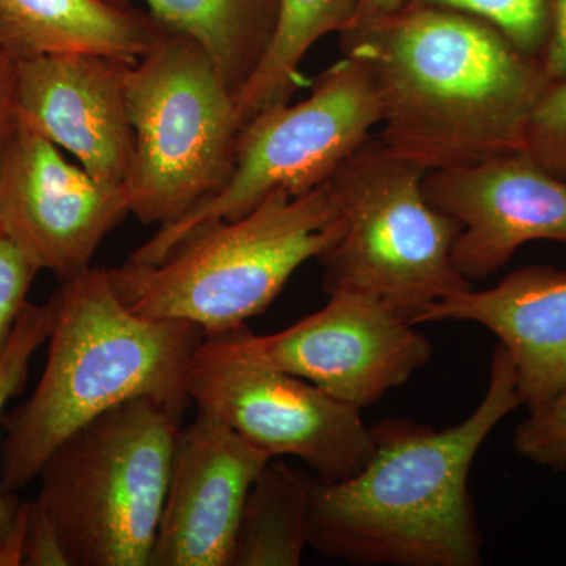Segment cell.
<instances>
[{
	"mask_svg": "<svg viewBox=\"0 0 566 566\" xmlns=\"http://www.w3.org/2000/svg\"><path fill=\"white\" fill-rule=\"evenodd\" d=\"M14 87H17V61L0 52V153L17 125Z\"/></svg>",
	"mask_w": 566,
	"mask_h": 566,
	"instance_id": "27",
	"label": "cell"
},
{
	"mask_svg": "<svg viewBox=\"0 0 566 566\" xmlns=\"http://www.w3.org/2000/svg\"><path fill=\"white\" fill-rule=\"evenodd\" d=\"M360 0H281L273 41L249 81L234 95L248 122L268 107L290 103L300 87V69L314 44L352 25Z\"/></svg>",
	"mask_w": 566,
	"mask_h": 566,
	"instance_id": "19",
	"label": "cell"
},
{
	"mask_svg": "<svg viewBox=\"0 0 566 566\" xmlns=\"http://www.w3.org/2000/svg\"><path fill=\"white\" fill-rule=\"evenodd\" d=\"M270 460L197 412L178 433L148 566H229L245 497Z\"/></svg>",
	"mask_w": 566,
	"mask_h": 566,
	"instance_id": "13",
	"label": "cell"
},
{
	"mask_svg": "<svg viewBox=\"0 0 566 566\" xmlns=\"http://www.w3.org/2000/svg\"><path fill=\"white\" fill-rule=\"evenodd\" d=\"M24 565L70 566L57 528L35 502H31V512H29Z\"/></svg>",
	"mask_w": 566,
	"mask_h": 566,
	"instance_id": "25",
	"label": "cell"
},
{
	"mask_svg": "<svg viewBox=\"0 0 566 566\" xmlns=\"http://www.w3.org/2000/svg\"><path fill=\"white\" fill-rule=\"evenodd\" d=\"M129 214L125 188L96 181L61 148L18 122L0 153V230L62 282L91 268Z\"/></svg>",
	"mask_w": 566,
	"mask_h": 566,
	"instance_id": "11",
	"label": "cell"
},
{
	"mask_svg": "<svg viewBox=\"0 0 566 566\" xmlns=\"http://www.w3.org/2000/svg\"><path fill=\"white\" fill-rule=\"evenodd\" d=\"M126 65L80 52L17 62V120L73 155L96 181L115 188L125 185L134 153Z\"/></svg>",
	"mask_w": 566,
	"mask_h": 566,
	"instance_id": "14",
	"label": "cell"
},
{
	"mask_svg": "<svg viewBox=\"0 0 566 566\" xmlns=\"http://www.w3.org/2000/svg\"><path fill=\"white\" fill-rule=\"evenodd\" d=\"M378 125L381 103L374 76L363 61L344 54L316 77L303 102L249 118L226 188L185 218L159 227L128 262L158 263L189 234L241 218L274 193L300 196L326 185Z\"/></svg>",
	"mask_w": 566,
	"mask_h": 566,
	"instance_id": "8",
	"label": "cell"
},
{
	"mask_svg": "<svg viewBox=\"0 0 566 566\" xmlns=\"http://www.w3.org/2000/svg\"><path fill=\"white\" fill-rule=\"evenodd\" d=\"M134 132L125 188L129 212L159 227L177 222L226 188L244 120L202 44L167 31L125 69Z\"/></svg>",
	"mask_w": 566,
	"mask_h": 566,
	"instance_id": "6",
	"label": "cell"
},
{
	"mask_svg": "<svg viewBox=\"0 0 566 566\" xmlns=\"http://www.w3.org/2000/svg\"><path fill=\"white\" fill-rule=\"evenodd\" d=\"M222 352L300 376L363 411L430 363L433 346L387 305L364 294H331L322 311L286 329L240 326L207 337Z\"/></svg>",
	"mask_w": 566,
	"mask_h": 566,
	"instance_id": "10",
	"label": "cell"
},
{
	"mask_svg": "<svg viewBox=\"0 0 566 566\" xmlns=\"http://www.w3.org/2000/svg\"><path fill=\"white\" fill-rule=\"evenodd\" d=\"M423 192L460 223L452 259L471 283L497 273L531 241L566 243V178L524 153L428 172Z\"/></svg>",
	"mask_w": 566,
	"mask_h": 566,
	"instance_id": "12",
	"label": "cell"
},
{
	"mask_svg": "<svg viewBox=\"0 0 566 566\" xmlns=\"http://www.w3.org/2000/svg\"><path fill=\"white\" fill-rule=\"evenodd\" d=\"M427 174L371 136L331 178L345 229L316 259L324 292L374 297L417 326L431 305L472 289L452 259L461 226L428 202Z\"/></svg>",
	"mask_w": 566,
	"mask_h": 566,
	"instance_id": "7",
	"label": "cell"
},
{
	"mask_svg": "<svg viewBox=\"0 0 566 566\" xmlns=\"http://www.w3.org/2000/svg\"><path fill=\"white\" fill-rule=\"evenodd\" d=\"M521 405L515 367L499 344L483 400L463 422L441 431L401 419L371 427L374 455L359 472L315 476L312 549L363 566L482 564L469 474L488 436Z\"/></svg>",
	"mask_w": 566,
	"mask_h": 566,
	"instance_id": "2",
	"label": "cell"
},
{
	"mask_svg": "<svg viewBox=\"0 0 566 566\" xmlns=\"http://www.w3.org/2000/svg\"><path fill=\"white\" fill-rule=\"evenodd\" d=\"M557 0H408L405 7H442L490 22L516 48L535 59L545 55Z\"/></svg>",
	"mask_w": 566,
	"mask_h": 566,
	"instance_id": "20",
	"label": "cell"
},
{
	"mask_svg": "<svg viewBox=\"0 0 566 566\" xmlns=\"http://www.w3.org/2000/svg\"><path fill=\"white\" fill-rule=\"evenodd\" d=\"M524 155L566 178V77L551 82L528 120Z\"/></svg>",
	"mask_w": 566,
	"mask_h": 566,
	"instance_id": "22",
	"label": "cell"
},
{
	"mask_svg": "<svg viewBox=\"0 0 566 566\" xmlns=\"http://www.w3.org/2000/svg\"><path fill=\"white\" fill-rule=\"evenodd\" d=\"M381 103L379 139L424 172L523 153L547 85L542 59L490 22L442 7H403L338 33Z\"/></svg>",
	"mask_w": 566,
	"mask_h": 566,
	"instance_id": "1",
	"label": "cell"
},
{
	"mask_svg": "<svg viewBox=\"0 0 566 566\" xmlns=\"http://www.w3.org/2000/svg\"><path fill=\"white\" fill-rule=\"evenodd\" d=\"M166 32L123 0H0V52L17 62L80 52L134 63Z\"/></svg>",
	"mask_w": 566,
	"mask_h": 566,
	"instance_id": "16",
	"label": "cell"
},
{
	"mask_svg": "<svg viewBox=\"0 0 566 566\" xmlns=\"http://www.w3.org/2000/svg\"><path fill=\"white\" fill-rule=\"evenodd\" d=\"M40 271L28 252L0 230V356L29 303V290Z\"/></svg>",
	"mask_w": 566,
	"mask_h": 566,
	"instance_id": "24",
	"label": "cell"
},
{
	"mask_svg": "<svg viewBox=\"0 0 566 566\" xmlns=\"http://www.w3.org/2000/svg\"><path fill=\"white\" fill-rule=\"evenodd\" d=\"M50 304L39 385L3 419L0 482L10 494L31 485L69 436L115 406L153 398L182 417L191 405L189 370L207 337L191 322L134 314L107 270L88 268L62 282Z\"/></svg>",
	"mask_w": 566,
	"mask_h": 566,
	"instance_id": "3",
	"label": "cell"
},
{
	"mask_svg": "<svg viewBox=\"0 0 566 566\" xmlns=\"http://www.w3.org/2000/svg\"><path fill=\"white\" fill-rule=\"evenodd\" d=\"M31 502L21 504L9 534L0 539V566L24 565L25 539H28Z\"/></svg>",
	"mask_w": 566,
	"mask_h": 566,
	"instance_id": "28",
	"label": "cell"
},
{
	"mask_svg": "<svg viewBox=\"0 0 566 566\" xmlns=\"http://www.w3.org/2000/svg\"><path fill=\"white\" fill-rule=\"evenodd\" d=\"M513 449L531 463L562 472L566 469V389L517 424Z\"/></svg>",
	"mask_w": 566,
	"mask_h": 566,
	"instance_id": "23",
	"label": "cell"
},
{
	"mask_svg": "<svg viewBox=\"0 0 566 566\" xmlns=\"http://www.w3.org/2000/svg\"><path fill=\"white\" fill-rule=\"evenodd\" d=\"M344 229L327 181L300 196L274 193L241 218L203 227L158 263L107 271L134 314L191 322L212 337L263 314L297 268L333 248Z\"/></svg>",
	"mask_w": 566,
	"mask_h": 566,
	"instance_id": "4",
	"label": "cell"
},
{
	"mask_svg": "<svg viewBox=\"0 0 566 566\" xmlns=\"http://www.w3.org/2000/svg\"><path fill=\"white\" fill-rule=\"evenodd\" d=\"M408 0H360L359 10L352 25L360 24V22L375 20V18L385 17V14L395 13L403 9ZM349 25V28H352Z\"/></svg>",
	"mask_w": 566,
	"mask_h": 566,
	"instance_id": "29",
	"label": "cell"
},
{
	"mask_svg": "<svg viewBox=\"0 0 566 566\" xmlns=\"http://www.w3.org/2000/svg\"><path fill=\"white\" fill-rule=\"evenodd\" d=\"M52 324L51 304L28 303L18 318L17 326L2 356H0V427L7 416V406L17 397L28 381L33 354L50 338ZM20 502L3 490L0 482V539L3 538L17 517Z\"/></svg>",
	"mask_w": 566,
	"mask_h": 566,
	"instance_id": "21",
	"label": "cell"
},
{
	"mask_svg": "<svg viewBox=\"0 0 566 566\" xmlns=\"http://www.w3.org/2000/svg\"><path fill=\"white\" fill-rule=\"evenodd\" d=\"M188 394L200 415L271 458H297L324 482L348 479L374 455L359 408L300 376L222 352L207 337L193 356Z\"/></svg>",
	"mask_w": 566,
	"mask_h": 566,
	"instance_id": "9",
	"label": "cell"
},
{
	"mask_svg": "<svg viewBox=\"0 0 566 566\" xmlns=\"http://www.w3.org/2000/svg\"><path fill=\"white\" fill-rule=\"evenodd\" d=\"M543 69L549 82L566 77V0H557L553 33L543 55Z\"/></svg>",
	"mask_w": 566,
	"mask_h": 566,
	"instance_id": "26",
	"label": "cell"
},
{
	"mask_svg": "<svg viewBox=\"0 0 566 566\" xmlns=\"http://www.w3.org/2000/svg\"><path fill=\"white\" fill-rule=\"evenodd\" d=\"M315 476L271 458L245 497L229 566H297L311 547Z\"/></svg>",
	"mask_w": 566,
	"mask_h": 566,
	"instance_id": "18",
	"label": "cell"
},
{
	"mask_svg": "<svg viewBox=\"0 0 566 566\" xmlns=\"http://www.w3.org/2000/svg\"><path fill=\"white\" fill-rule=\"evenodd\" d=\"M181 416L134 398L85 423L48 457L35 504L70 566H148Z\"/></svg>",
	"mask_w": 566,
	"mask_h": 566,
	"instance_id": "5",
	"label": "cell"
},
{
	"mask_svg": "<svg viewBox=\"0 0 566 566\" xmlns=\"http://www.w3.org/2000/svg\"><path fill=\"white\" fill-rule=\"evenodd\" d=\"M471 322L501 340L512 359L521 403L528 412L566 389V271L524 266L493 289L465 290L439 301L417 324Z\"/></svg>",
	"mask_w": 566,
	"mask_h": 566,
	"instance_id": "15",
	"label": "cell"
},
{
	"mask_svg": "<svg viewBox=\"0 0 566 566\" xmlns=\"http://www.w3.org/2000/svg\"><path fill=\"white\" fill-rule=\"evenodd\" d=\"M132 2V0H123ZM167 31L202 44L234 95L266 54L281 0H142Z\"/></svg>",
	"mask_w": 566,
	"mask_h": 566,
	"instance_id": "17",
	"label": "cell"
}]
</instances>
